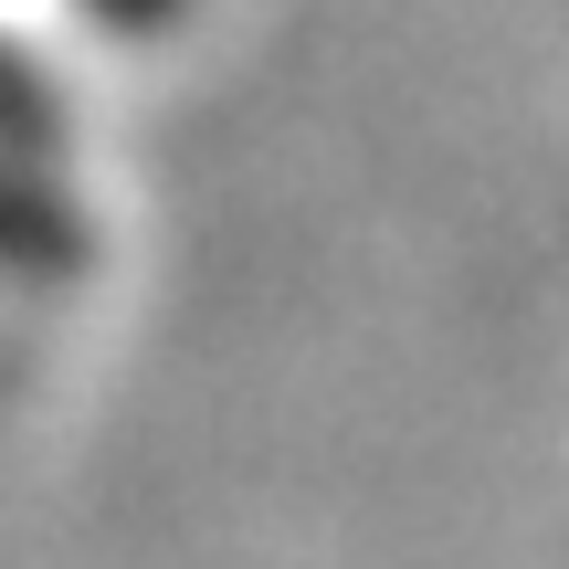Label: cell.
Returning <instances> with one entry per match:
<instances>
[{"label": "cell", "mask_w": 569, "mask_h": 569, "mask_svg": "<svg viewBox=\"0 0 569 569\" xmlns=\"http://www.w3.org/2000/svg\"><path fill=\"white\" fill-rule=\"evenodd\" d=\"M106 11H127V21H169L180 0H106Z\"/></svg>", "instance_id": "1"}]
</instances>
